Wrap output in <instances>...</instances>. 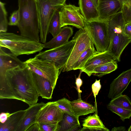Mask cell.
Segmentation results:
<instances>
[{"label":"cell","instance_id":"29","mask_svg":"<svg viewBox=\"0 0 131 131\" xmlns=\"http://www.w3.org/2000/svg\"><path fill=\"white\" fill-rule=\"evenodd\" d=\"M108 109L118 115L123 121L131 117V110L127 109L118 107L109 103L107 105Z\"/></svg>","mask_w":131,"mask_h":131},{"label":"cell","instance_id":"16","mask_svg":"<svg viewBox=\"0 0 131 131\" xmlns=\"http://www.w3.org/2000/svg\"><path fill=\"white\" fill-rule=\"evenodd\" d=\"M32 73L34 83L39 96L42 98L51 99L54 88L50 82L32 71Z\"/></svg>","mask_w":131,"mask_h":131},{"label":"cell","instance_id":"12","mask_svg":"<svg viewBox=\"0 0 131 131\" xmlns=\"http://www.w3.org/2000/svg\"><path fill=\"white\" fill-rule=\"evenodd\" d=\"M123 4L117 0H100L97 7L98 19L108 20L122 12Z\"/></svg>","mask_w":131,"mask_h":131},{"label":"cell","instance_id":"31","mask_svg":"<svg viewBox=\"0 0 131 131\" xmlns=\"http://www.w3.org/2000/svg\"><path fill=\"white\" fill-rule=\"evenodd\" d=\"M56 102L59 108L64 113L75 115L69 100L63 98Z\"/></svg>","mask_w":131,"mask_h":131},{"label":"cell","instance_id":"3","mask_svg":"<svg viewBox=\"0 0 131 131\" xmlns=\"http://www.w3.org/2000/svg\"><path fill=\"white\" fill-rule=\"evenodd\" d=\"M0 47L8 49L17 57L40 52L44 48L43 43L40 42L7 32H0Z\"/></svg>","mask_w":131,"mask_h":131},{"label":"cell","instance_id":"10","mask_svg":"<svg viewBox=\"0 0 131 131\" xmlns=\"http://www.w3.org/2000/svg\"><path fill=\"white\" fill-rule=\"evenodd\" d=\"M64 113L59 108L56 102L45 103L39 111L36 123L58 124L62 120Z\"/></svg>","mask_w":131,"mask_h":131},{"label":"cell","instance_id":"36","mask_svg":"<svg viewBox=\"0 0 131 131\" xmlns=\"http://www.w3.org/2000/svg\"><path fill=\"white\" fill-rule=\"evenodd\" d=\"M101 86L100 84V80H96L95 81L92 85V91L95 97L97 95L101 88Z\"/></svg>","mask_w":131,"mask_h":131},{"label":"cell","instance_id":"43","mask_svg":"<svg viewBox=\"0 0 131 131\" xmlns=\"http://www.w3.org/2000/svg\"><path fill=\"white\" fill-rule=\"evenodd\" d=\"M95 6L97 8L100 0H92Z\"/></svg>","mask_w":131,"mask_h":131},{"label":"cell","instance_id":"27","mask_svg":"<svg viewBox=\"0 0 131 131\" xmlns=\"http://www.w3.org/2000/svg\"><path fill=\"white\" fill-rule=\"evenodd\" d=\"M82 126L88 127H96L103 128L107 131L110 130L106 128L96 113L92 115H90L84 119L83 121Z\"/></svg>","mask_w":131,"mask_h":131},{"label":"cell","instance_id":"33","mask_svg":"<svg viewBox=\"0 0 131 131\" xmlns=\"http://www.w3.org/2000/svg\"><path fill=\"white\" fill-rule=\"evenodd\" d=\"M41 131H58L59 124H53L47 123H38Z\"/></svg>","mask_w":131,"mask_h":131},{"label":"cell","instance_id":"25","mask_svg":"<svg viewBox=\"0 0 131 131\" xmlns=\"http://www.w3.org/2000/svg\"><path fill=\"white\" fill-rule=\"evenodd\" d=\"M117 68L116 61H113L96 67L93 70L92 75L101 77L115 71Z\"/></svg>","mask_w":131,"mask_h":131},{"label":"cell","instance_id":"30","mask_svg":"<svg viewBox=\"0 0 131 131\" xmlns=\"http://www.w3.org/2000/svg\"><path fill=\"white\" fill-rule=\"evenodd\" d=\"M5 5L4 3L0 2V32H6L8 25Z\"/></svg>","mask_w":131,"mask_h":131},{"label":"cell","instance_id":"15","mask_svg":"<svg viewBox=\"0 0 131 131\" xmlns=\"http://www.w3.org/2000/svg\"><path fill=\"white\" fill-rule=\"evenodd\" d=\"M17 57L11 53L6 52L0 47V77L4 76L7 70L25 64Z\"/></svg>","mask_w":131,"mask_h":131},{"label":"cell","instance_id":"6","mask_svg":"<svg viewBox=\"0 0 131 131\" xmlns=\"http://www.w3.org/2000/svg\"><path fill=\"white\" fill-rule=\"evenodd\" d=\"M75 43L73 39L66 44L53 49L40 51L35 57L51 61L59 70L60 74L70 56Z\"/></svg>","mask_w":131,"mask_h":131},{"label":"cell","instance_id":"34","mask_svg":"<svg viewBox=\"0 0 131 131\" xmlns=\"http://www.w3.org/2000/svg\"><path fill=\"white\" fill-rule=\"evenodd\" d=\"M20 14L18 9L15 10L11 14L9 18L8 25L17 26L20 20Z\"/></svg>","mask_w":131,"mask_h":131},{"label":"cell","instance_id":"18","mask_svg":"<svg viewBox=\"0 0 131 131\" xmlns=\"http://www.w3.org/2000/svg\"><path fill=\"white\" fill-rule=\"evenodd\" d=\"M73 33L72 28L64 26L59 33L49 41L43 43L44 48L51 49L63 45L67 43Z\"/></svg>","mask_w":131,"mask_h":131},{"label":"cell","instance_id":"2","mask_svg":"<svg viewBox=\"0 0 131 131\" xmlns=\"http://www.w3.org/2000/svg\"><path fill=\"white\" fill-rule=\"evenodd\" d=\"M20 35L40 42L39 19L36 0H18Z\"/></svg>","mask_w":131,"mask_h":131},{"label":"cell","instance_id":"42","mask_svg":"<svg viewBox=\"0 0 131 131\" xmlns=\"http://www.w3.org/2000/svg\"><path fill=\"white\" fill-rule=\"evenodd\" d=\"M119 2L123 5H125L127 3L129 0H117Z\"/></svg>","mask_w":131,"mask_h":131},{"label":"cell","instance_id":"9","mask_svg":"<svg viewBox=\"0 0 131 131\" xmlns=\"http://www.w3.org/2000/svg\"><path fill=\"white\" fill-rule=\"evenodd\" d=\"M81 12L79 7L66 4L63 5L59 10L61 27L71 25L79 29L84 28L85 20Z\"/></svg>","mask_w":131,"mask_h":131},{"label":"cell","instance_id":"32","mask_svg":"<svg viewBox=\"0 0 131 131\" xmlns=\"http://www.w3.org/2000/svg\"><path fill=\"white\" fill-rule=\"evenodd\" d=\"M122 12L125 24L131 23V0H129L127 3L123 5Z\"/></svg>","mask_w":131,"mask_h":131},{"label":"cell","instance_id":"41","mask_svg":"<svg viewBox=\"0 0 131 131\" xmlns=\"http://www.w3.org/2000/svg\"><path fill=\"white\" fill-rule=\"evenodd\" d=\"M112 131H127L125 127L121 126L118 127H114L112 128Z\"/></svg>","mask_w":131,"mask_h":131},{"label":"cell","instance_id":"11","mask_svg":"<svg viewBox=\"0 0 131 131\" xmlns=\"http://www.w3.org/2000/svg\"><path fill=\"white\" fill-rule=\"evenodd\" d=\"M131 81V68L124 71L112 81L110 85L108 97L113 99L122 94Z\"/></svg>","mask_w":131,"mask_h":131},{"label":"cell","instance_id":"39","mask_svg":"<svg viewBox=\"0 0 131 131\" xmlns=\"http://www.w3.org/2000/svg\"><path fill=\"white\" fill-rule=\"evenodd\" d=\"M81 131H107V130L103 128L96 127H88L85 126L83 127L81 129Z\"/></svg>","mask_w":131,"mask_h":131},{"label":"cell","instance_id":"8","mask_svg":"<svg viewBox=\"0 0 131 131\" xmlns=\"http://www.w3.org/2000/svg\"><path fill=\"white\" fill-rule=\"evenodd\" d=\"M72 38L75 43L63 72L72 70L73 65L81 54L93 44L84 28L80 29Z\"/></svg>","mask_w":131,"mask_h":131},{"label":"cell","instance_id":"23","mask_svg":"<svg viewBox=\"0 0 131 131\" xmlns=\"http://www.w3.org/2000/svg\"><path fill=\"white\" fill-rule=\"evenodd\" d=\"M70 104L74 115L79 117L94 112L95 109L91 104L79 99L71 101Z\"/></svg>","mask_w":131,"mask_h":131},{"label":"cell","instance_id":"26","mask_svg":"<svg viewBox=\"0 0 131 131\" xmlns=\"http://www.w3.org/2000/svg\"><path fill=\"white\" fill-rule=\"evenodd\" d=\"M60 9L56 11L51 20L49 25V33H50L53 37L59 33L62 28L61 27L59 14Z\"/></svg>","mask_w":131,"mask_h":131},{"label":"cell","instance_id":"13","mask_svg":"<svg viewBox=\"0 0 131 131\" xmlns=\"http://www.w3.org/2000/svg\"><path fill=\"white\" fill-rule=\"evenodd\" d=\"M115 60H116L115 57L108 51L101 53L98 52L90 58L83 68L80 70L90 77L96 67Z\"/></svg>","mask_w":131,"mask_h":131},{"label":"cell","instance_id":"17","mask_svg":"<svg viewBox=\"0 0 131 131\" xmlns=\"http://www.w3.org/2000/svg\"><path fill=\"white\" fill-rule=\"evenodd\" d=\"M131 42V37L119 34L116 35L110 42L107 50L115 57L116 61L119 62L122 54L126 47Z\"/></svg>","mask_w":131,"mask_h":131},{"label":"cell","instance_id":"28","mask_svg":"<svg viewBox=\"0 0 131 131\" xmlns=\"http://www.w3.org/2000/svg\"><path fill=\"white\" fill-rule=\"evenodd\" d=\"M109 103L120 107L131 110V100L126 95L122 94L112 99Z\"/></svg>","mask_w":131,"mask_h":131},{"label":"cell","instance_id":"20","mask_svg":"<svg viewBox=\"0 0 131 131\" xmlns=\"http://www.w3.org/2000/svg\"><path fill=\"white\" fill-rule=\"evenodd\" d=\"M79 5L86 21L98 19L97 9L92 0H79Z\"/></svg>","mask_w":131,"mask_h":131},{"label":"cell","instance_id":"5","mask_svg":"<svg viewBox=\"0 0 131 131\" xmlns=\"http://www.w3.org/2000/svg\"><path fill=\"white\" fill-rule=\"evenodd\" d=\"M38 10L40 39L46 42L51 20L56 11L66 4V0H36Z\"/></svg>","mask_w":131,"mask_h":131},{"label":"cell","instance_id":"22","mask_svg":"<svg viewBox=\"0 0 131 131\" xmlns=\"http://www.w3.org/2000/svg\"><path fill=\"white\" fill-rule=\"evenodd\" d=\"M26 111L21 110L14 112L5 123H0V131H15Z\"/></svg>","mask_w":131,"mask_h":131},{"label":"cell","instance_id":"44","mask_svg":"<svg viewBox=\"0 0 131 131\" xmlns=\"http://www.w3.org/2000/svg\"><path fill=\"white\" fill-rule=\"evenodd\" d=\"M127 130L128 131H131V125L130 127L128 128Z\"/></svg>","mask_w":131,"mask_h":131},{"label":"cell","instance_id":"21","mask_svg":"<svg viewBox=\"0 0 131 131\" xmlns=\"http://www.w3.org/2000/svg\"><path fill=\"white\" fill-rule=\"evenodd\" d=\"M79 117L75 115L64 113L62 121L59 123L58 131H72L78 130L81 126Z\"/></svg>","mask_w":131,"mask_h":131},{"label":"cell","instance_id":"38","mask_svg":"<svg viewBox=\"0 0 131 131\" xmlns=\"http://www.w3.org/2000/svg\"><path fill=\"white\" fill-rule=\"evenodd\" d=\"M13 114V113H10L8 112L1 113L0 114V123H5Z\"/></svg>","mask_w":131,"mask_h":131},{"label":"cell","instance_id":"4","mask_svg":"<svg viewBox=\"0 0 131 131\" xmlns=\"http://www.w3.org/2000/svg\"><path fill=\"white\" fill-rule=\"evenodd\" d=\"M108 20L98 19L85 22L84 28L98 53L107 51L110 46Z\"/></svg>","mask_w":131,"mask_h":131},{"label":"cell","instance_id":"37","mask_svg":"<svg viewBox=\"0 0 131 131\" xmlns=\"http://www.w3.org/2000/svg\"><path fill=\"white\" fill-rule=\"evenodd\" d=\"M124 33L125 36L131 37V23L125 24L124 29Z\"/></svg>","mask_w":131,"mask_h":131},{"label":"cell","instance_id":"24","mask_svg":"<svg viewBox=\"0 0 131 131\" xmlns=\"http://www.w3.org/2000/svg\"><path fill=\"white\" fill-rule=\"evenodd\" d=\"M98 53L93 44L81 54L73 65L72 70L81 69L89 59Z\"/></svg>","mask_w":131,"mask_h":131},{"label":"cell","instance_id":"19","mask_svg":"<svg viewBox=\"0 0 131 131\" xmlns=\"http://www.w3.org/2000/svg\"><path fill=\"white\" fill-rule=\"evenodd\" d=\"M125 23L122 12L115 14L108 20V28L110 42L116 35L124 34Z\"/></svg>","mask_w":131,"mask_h":131},{"label":"cell","instance_id":"7","mask_svg":"<svg viewBox=\"0 0 131 131\" xmlns=\"http://www.w3.org/2000/svg\"><path fill=\"white\" fill-rule=\"evenodd\" d=\"M25 62L32 72L48 80L55 88L60 73L54 63L35 57Z\"/></svg>","mask_w":131,"mask_h":131},{"label":"cell","instance_id":"1","mask_svg":"<svg viewBox=\"0 0 131 131\" xmlns=\"http://www.w3.org/2000/svg\"><path fill=\"white\" fill-rule=\"evenodd\" d=\"M39 96L32 71L26 64L7 70L0 77V99L17 100L30 106L37 103Z\"/></svg>","mask_w":131,"mask_h":131},{"label":"cell","instance_id":"35","mask_svg":"<svg viewBox=\"0 0 131 131\" xmlns=\"http://www.w3.org/2000/svg\"><path fill=\"white\" fill-rule=\"evenodd\" d=\"M82 72L83 71L81 70H80L79 74L78 77L76 78L75 82L76 85L77 90L78 94L79 99H81V93L82 92V91L80 90V88L82 84L83 81L81 79L80 77Z\"/></svg>","mask_w":131,"mask_h":131},{"label":"cell","instance_id":"14","mask_svg":"<svg viewBox=\"0 0 131 131\" xmlns=\"http://www.w3.org/2000/svg\"><path fill=\"white\" fill-rule=\"evenodd\" d=\"M45 104L41 102L29 106L26 110L25 112L15 131H26L31 125L36 123L37 115Z\"/></svg>","mask_w":131,"mask_h":131},{"label":"cell","instance_id":"40","mask_svg":"<svg viewBox=\"0 0 131 131\" xmlns=\"http://www.w3.org/2000/svg\"><path fill=\"white\" fill-rule=\"evenodd\" d=\"M26 131H41L38 123H36L31 125Z\"/></svg>","mask_w":131,"mask_h":131}]
</instances>
